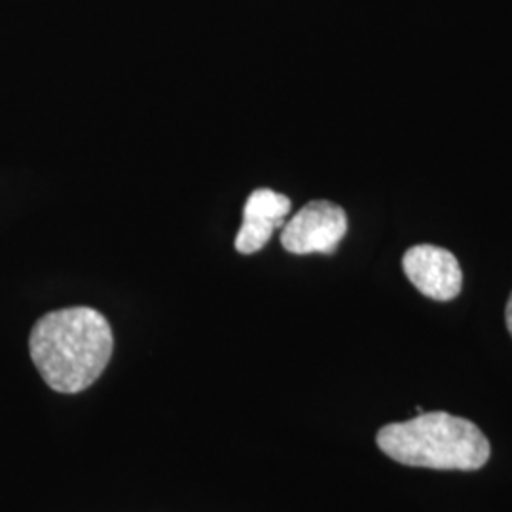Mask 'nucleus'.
Segmentation results:
<instances>
[{
	"label": "nucleus",
	"mask_w": 512,
	"mask_h": 512,
	"mask_svg": "<svg viewBox=\"0 0 512 512\" xmlns=\"http://www.w3.org/2000/svg\"><path fill=\"white\" fill-rule=\"evenodd\" d=\"M114 348L103 313L65 308L38 319L29 338L31 359L57 393H80L103 374Z\"/></svg>",
	"instance_id": "nucleus-1"
},
{
	"label": "nucleus",
	"mask_w": 512,
	"mask_h": 512,
	"mask_svg": "<svg viewBox=\"0 0 512 512\" xmlns=\"http://www.w3.org/2000/svg\"><path fill=\"white\" fill-rule=\"evenodd\" d=\"M378 446L399 463L437 471H476L490 459V442L473 421L448 412H421L389 423L378 433Z\"/></svg>",
	"instance_id": "nucleus-2"
},
{
	"label": "nucleus",
	"mask_w": 512,
	"mask_h": 512,
	"mask_svg": "<svg viewBox=\"0 0 512 512\" xmlns=\"http://www.w3.org/2000/svg\"><path fill=\"white\" fill-rule=\"evenodd\" d=\"M348 232L346 211L332 202H310L283 226L281 245L293 255L332 253Z\"/></svg>",
	"instance_id": "nucleus-3"
},
{
	"label": "nucleus",
	"mask_w": 512,
	"mask_h": 512,
	"mask_svg": "<svg viewBox=\"0 0 512 512\" xmlns=\"http://www.w3.org/2000/svg\"><path fill=\"white\" fill-rule=\"evenodd\" d=\"M406 277L427 298L446 302L458 296L463 274L458 258L450 251L435 245H416L403 258Z\"/></svg>",
	"instance_id": "nucleus-4"
},
{
	"label": "nucleus",
	"mask_w": 512,
	"mask_h": 512,
	"mask_svg": "<svg viewBox=\"0 0 512 512\" xmlns=\"http://www.w3.org/2000/svg\"><path fill=\"white\" fill-rule=\"evenodd\" d=\"M291 213V200L270 188H258L243 209V224L236 238V249L241 255H253L260 251L277 228L285 226Z\"/></svg>",
	"instance_id": "nucleus-5"
},
{
	"label": "nucleus",
	"mask_w": 512,
	"mask_h": 512,
	"mask_svg": "<svg viewBox=\"0 0 512 512\" xmlns=\"http://www.w3.org/2000/svg\"><path fill=\"white\" fill-rule=\"evenodd\" d=\"M505 317H507V327H509V332H511L512 336V294L511 298H509V302H507V311H505Z\"/></svg>",
	"instance_id": "nucleus-6"
}]
</instances>
